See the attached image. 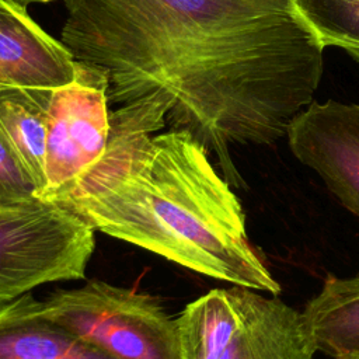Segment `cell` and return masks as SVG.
Masks as SVG:
<instances>
[{
    "mask_svg": "<svg viewBox=\"0 0 359 359\" xmlns=\"http://www.w3.org/2000/svg\"><path fill=\"white\" fill-rule=\"evenodd\" d=\"M62 43L101 70L108 101L153 93L171 129L216 153L224 180L243 182L229 143L269 144L313 102L323 50L294 0H65Z\"/></svg>",
    "mask_w": 359,
    "mask_h": 359,
    "instance_id": "6da1fadb",
    "label": "cell"
},
{
    "mask_svg": "<svg viewBox=\"0 0 359 359\" xmlns=\"http://www.w3.org/2000/svg\"><path fill=\"white\" fill-rule=\"evenodd\" d=\"M161 93L109 112L102 156L45 201L93 230L132 243L198 273L279 294L245 230L243 208L208 149L188 130L165 126Z\"/></svg>",
    "mask_w": 359,
    "mask_h": 359,
    "instance_id": "7a4b0ae2",
    "label": "cell"
},
{
    "mask_svg": "<svg viewBox=\"0 0 359 359\" xmlns=\"http://www.w3.org/2000/svg\"><path fill=\"white\" fill-rule=\"evenodd\" d=\"M177 325L182 359H313L317 352L303 313L237 285L187 304Z\"/></svg>",
    "mask_w": 359,
    "mask_h": 359,
    "instance_id": "3957f363",
    "label": "cell"
},
{
    "mask_svg": "<svg viewBox=\"0 0 359 359\" xmlns=\"http://www.w3.org/2000/svg\"><path fill=\"white\" fill-rule=\"evenodd\" d=\"M41 310L112 359H182L177 318L151 294L90 280L50 293Z\"/></svg>",
    "mask_w": 359,
    "mask_h": 359,
    "instance_id": "277c9868",
    "label": "cell"
},
{
    "mask_svg": "<svg viewBox=\"0 0 359 359\" xmlns=\"http://www.w3.org/2000/svg\"><path fill=\"white\" fill-rule=\"evenodd\" d=\"M94 248V230L52 201L0 206V303L83 279Z\"/></svg>",
    "mask_w": 359,
    "mask_h": 359,
    "instance_id": "5b68a950",
    "label": "cell"
},
{
    "mask_svg": "<svg viewBox=\"0 0 359 359\" xmlns=\"http://www.w3.org/2000/svg\"><path fill=\"white\" fill-rule=\"evenodd\" d=\"M108 80L105 74L77 60L76 77L53 88L46 125V199L104 153L109 135Z\"/></svg>",
    "mask_w": 359,
    "mask_h": 359,
    "instance_id": "8992f818",
    "label": "cell"
},
{
    "mask_svg": "<svg viewBox=\"0 0 359 359\" xmlns=\"http://www.w3.org/2000/svg\"><path fill=\"white\" fill-rule=\"evenodd\" d=\"M286 136L293 156L359 217V105L311 102Z\"/></svg>",
    "mask_w": 359,
    "mask_h": 359,
    "instance_id": "52a82bcc",
    "label": "cell"
},
{
    "mask_svg": "<svg viewBox=\"0 0 359 359\" xmlns=\"http://www.w3.org/2000/svg\"><path fill=\"white\" fill-rule=\"evenodd\" d=\"M77 60L13 0H0V88H57L76 77Z\"/></svg>",
    "mask_w": 359,
    "mask_h": 359,
    "instance_id": "ba28073f",
    "label": "cell"
},
{
    "mask_svg": "<svg viewBox=\"0 0 359 359\" xmlns=\"http://www.w3.org/2000/svg\"><path fill=\"white\" fill-rule=\"evenodd\" d=\"M0 359H112L48 318L31 292L0 303Z\"/></svg>",
    "mask_w": 359,
    "mask_h": 359,
    "instance_id": "9c48e42d",
    "label": "cell"
},
{
    "mask_svg": "<svg viewBox=\"0 0 359 359\" xmlns=\"http://www.w3.org/2000/svg\"><path fill=\"white\" fill-rule=\"evenodd\" d=\"M303 317L317 352L332 359H359V273L328 276Z\"/></svg>",
    "mask_w": 359,
    "mask_h": 359,
    "instance_id": "30bf717a",
    "label": "cell"
},
{
    "mask_svg": "<svg viewBox=\"0 0 359 359\" xmlns=\"http://www.w3.org/2000/svg\"><path fill=\"white\" fill-rule=\"evenodd\" d=\"M53 88H0V128L34 181L38 198L46 187V125Z\"/></svg>",
    "mask_w": 359,
    "mask_h": 359,
    "instance_id": "8fae6325",
    "label": "cell"
},
{
    "mask_svg": "<svg viewBox=\"0 0 359 359\" xmlns=\"http://www.w3.org/2000/svg\"><path fill=\"white\" fill-rule=\"evenodd\" d=\"M296 10L323 46H337L359 59V0H294Z\"/></svg>",
    "mask_w": 359,
    "mask_h": 359,
    "instance_id": "7c38bea8",
    "label": "cell"
},
{
    "mask_svg": "<svg viewBox=\"0 0 359 359\" xmlns=\"http://www.w3.org/2000/svg\"><path fill=\"white\" fill-rule=\"evenodd\" d=\"M38 199V191L0 128V206H17Z\"/></svg>",
    "mask_w": 359,
    "mask_h": 359,
    "instance_id": "4fadbf2b",
    "label": "cell"
},
{
    "mask_svg": "<svg viewBox=\"0 0 359 359\" xmlns=\"http://www.w3.org/2000/svg\"><path fill=\"white\" fill-rule=\"evenodd\" d=\"M13 1L27 7L28 4H32V3H49V1H53V0H13Z\"/></svg>",
    "mask_w": 359,
    "mask_h": 359,
    "instance_id": "5bb4252c",
    "label": "cell"
}]
</instances>
